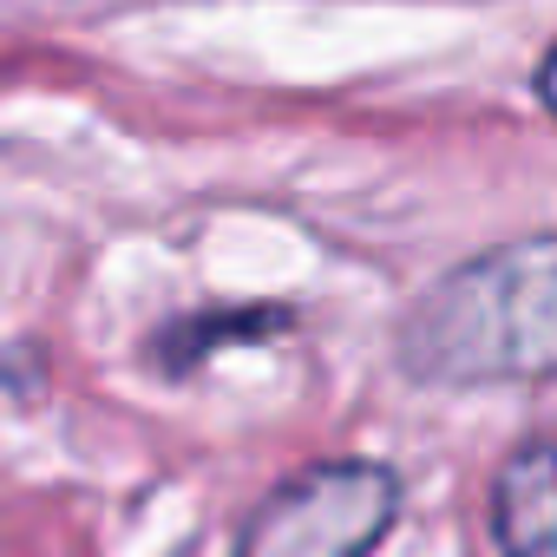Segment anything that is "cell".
<instances>
[{
  "instance_id": "3957f363",
  "label": "cell",
  "mask_w": 557,
  "mask_h": 557,
  "mask_svg": "<svg viewBox=\"0 0 557 557\" xmlns=\"http://www.w3.org/2000/svg\"><path fill=\"white\" fill-rule=\"evenodd\" d=\"M485 531L498 557H550L557 550V453L544 433H531L492 479Z\"/></svg>"
},
{
  "instance_id": "277c9868",
  "label": "cell",
  "mask_w": 557,
  "mask_h": 557,
  "mask_svg": "<svg viewBox=\"0 0 557 557\" xmlns=\"http://www.w3.org/2000/svg\"><path fill=\"white\" fill-rule=\"evenodd\" d=\"M289 329H296L289 309H210V315H177L171 329H158L151 361H158L164 374H190V368H203V361L223 355V348H256V342L289 335Z\"/></svg>"
},
{
  "instance_id": "7a4b0ae2",
  "label": "cell",
  "mask_w": 557,
  "mask_h": 557,
  "mask_svg": "<svg viewBox=\"0 0 557 557\" xmlns=\"http://www.w3.org/2000/svg\"><path fill=\"white\" fill-rule=\"evenodd\" d=\"M407 505V485L381 459H315L269 485L236 524L230 557H374Z\"/></svg>"
},
{
  "instance_id": "6da1fadb",
  "label": "cell",
  "mask_w": 557,
  "mask_h": 557,
  "mask_svg": "<svg viewBox=\"0 0 557 557\" xmlns=\"http://www.w3.org/2000/svg\"><path fill=\"white\" fill-rule=\"evenodd\" d=\"M394 361L420 387L544 381L557 361V236L479 249L400 315Z\"/></svg>"
}]
</instances>
